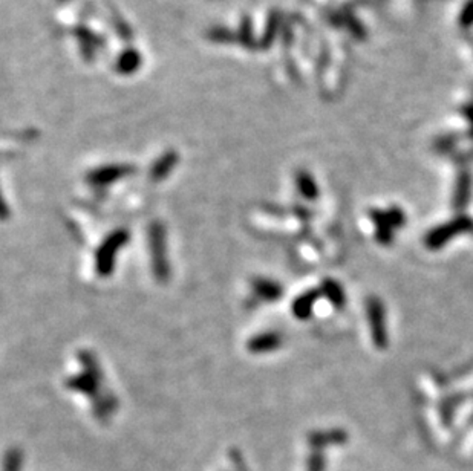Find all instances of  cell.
Instances as JSON below:
<instances>
[{
  "label": "cell",
  "mask_w": 473,
  "mask_h": 471,
  "mask_svg": "<svg viewBox=\"0 0 473 471\" xmlns=\"http://www.w3.org/2000/svg\"><path fill=\"white\" fill-rule=\"evenodd\" d=\"M22 454L19 450H10L5 456L3 471H20Z\"/></svg>",
  "instance_id": "obj_1"
}]
</instances>
